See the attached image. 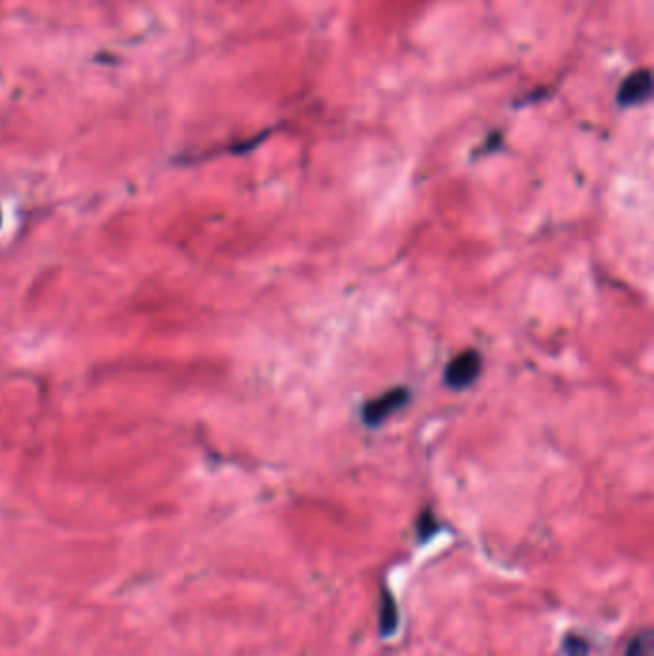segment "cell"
Wrapping results in <instances>:
<instances>
[{
  "instance_id": "6da1fadb",
  "label": "cell",
  "mask_w": 654,
  "mask_h": 656,
  "mask_svg": "<svg viewBox=\"0 0 654 656\" xmlns=\"http://www.w3.org/2000/svg\"><path fill=\"white\" fill-rule=\"evenodd\" d=\"M482 355L476 350H467V352L455 355L449 365L445 367L444 382L447 388L461 392L472 386L478 376L482 373Z\"/></svg>"
},
{
  "instance_id": "7a4b0ae2",
  "label": "cell",
  "mask_w": 654,
  "mask_h": 656,
  "mask_svg": "<svg viewBox=\"0 0 654 656\" xmlns=\"http://www.w3.org/2000/svg\"><path fill=\"white\" fill-rule=\"evenodd\" d=\"M411 399V392L407 388H392L382 396L371 399L365 403L361 411V419L367 426H380L386 419L401 411Z\"/></svg>"
},
{
  "instance_id": "3957f363",
  "label": "cell",
  "mask_w": 654,
  "mask_h": 656,
  "mask_svg": "<svg viewBox=\"0 0 654 656\" xmlns=\"http://www.w3.org/2000/svg\"><path fill=\"white\" fill-rule=\"evenodd\" d=\"M653 91V77L651 71L639 70L633 71L630 77L620 85L618 91V104L620 106H635L645 102Z\"/></svg>"
},
{
  "instance_id": "277c9868",
  "label": "cell",
  "mask_w": 654,
  "mask_h": 656,
  "mask_svg": "<svg viewBox=\"0 0 654 656\" xmlns=\"http://www.w3.org/2000/svg\"><path fill=\"white\" fill-rule=\"evenodd\" d=\"M396 626H398L396 601L392 599V595L384 593L382 605H380V632L390 635V633L396 632Z\"/></svg>"
},
{
  "instance_id": "5b68a950",
  "label": "cell",
  "mask_w": 654,
  "mask_h": 656,
  "mask_svg": "<svg viewBox=\"0 0 654 656\" xmlns=\"http://www.w3.org/2000/svg\"><path fill=\"white\" fill-rule=\"evenodd\" d=\"M626 656H654V635L651 630L639 633L628 647Z\"/></svg>"
},
{
  "instance_id": "8992f818",
  "label": "cell",
  "mask_w": 654,
  "mask_h": 656,
  "mask_svg": "<svg viewBox=\"0 0 654 656\" xmlns=\"http://www.w3.org/2000/svg\"><path fill=\"white\" fill-rule=\"evenodd\" d=\"M564 655L587 656L589 655V645H587L585 639L578 637V635H566L564 637Z\"/></svg>"
},
{
  "instance_id": "52a82bcc",
  "label": "cell",
  "mask_w": 654,
  "mask_h": 656,
  "mask_svg": "<svg viewBox=\"0 0 654 656\" xmlns=\"http://www.w3.org/2000/svg\"><path fill=\"white\" fill-rule=\"evenodd\" d=\"M436 530H438V522H436V518L430 515V511L422 513L421 518H419V536H421L422 539L430 538Z\"/></svg>"
}]
</instances>
